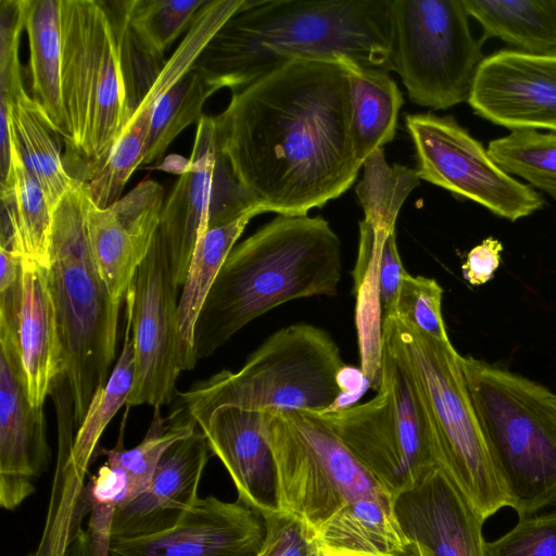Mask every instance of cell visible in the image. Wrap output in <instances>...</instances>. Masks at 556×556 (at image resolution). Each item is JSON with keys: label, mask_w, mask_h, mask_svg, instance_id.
I'll return each instance as SVG.
<instances>
[{"label": "cell", "mask_w": 556, "mask_h": 556, "mask_svg": "<svg viewBox=\"0 0 556 556\" xmlns=\"http://www.w3.org/2000/svg\"><path fill=\"white\" fill-rule=\"evenodd\" d=\"M262 214L250 211L222 226L199 233L178 302V337L184 371L191 370L198 358L194 352V328L205 299L228 254L249 222Z\"/></svg>", "instance_id": "cell-25"}, {"label": "cell", "mask_w": 556, "mask_h": 556, "mask_svg": "<svg viewBox=\"0 0 556 556\" xmlns=\"http://www.w3.org/2000/svg\"><path fill=\"white\" fill-rule=\"evenodd\" d=\"M389 556H424V554L416 542L409 541V543L402 551Z\"/></svg>", "instance_id": "cell-45"}, {"label": "cell", "mask_w": 556, "mask_h": 556, "mask_svg": "<svg viewBox=\"0 0 556 556\" xmlns=\"http://www.w3.org/2000/svg\"><path fill=\"white\" fill-rule=\"evenodd\" d=\"M443 289L433 278L403 277L395 316L439 341H450L442 315Z\"/></svg>", "instance_id": "cell-37"}, {"label": "cell", "mask_w": 556, "mask_h": 556, "mask_svg": "<svg viewBox=\"0 0 556 556\" xmlns=\"http://www.w3.org/2000/svg\"><path fill=\"white\" fill-rule=\"evenodd\" d=\"M49 450L43 407L30 404L20 351H0V505L18 507L35 492V481L46 470Z\"/></svg>", "instance_id": "cell-17"}, {"label": "cell", "mask_w": 556, "mask_h": 556, "mask_svg": "<svg viewBox=\"0 0 556 556\" xmlns=\"http://www.w3.org/2000/svg\"><path fill=\"white\" fill-rule=\"evenodd\" d=\"M265 535L262 514L239 500L206 496L169 529L111 540L109 556H257Z\"/></svg>", "instance_id": "cell-15"}, {"label": "cell", "mask_w": 556, "mask_h": 556, "mask_svg": "<svg viewBox=\"0 0 556 556\" xmlns=\"http://www.w3.org/2000/svg\"><path fill=\"white\" fill-rule=\"evenodd\" d=\"M154 409L147 434L137 446L126 450L119 439L113 448L97 451L99 455L106 457V464L118 468L125 475L127 496L124 505L148 488L164 452L176 441L192 433L198 427L193 420L185 416L180 408L168 419L162 418L160 408Z\"/></svg>", "instance_id": "cell-31"}, {"label": "cell", "mask_w": 556, "mask_h": 556, "mask_svg": "<svg viewBox=\"0 0 556 556\" xmlns=\"http://www.w3.org/2000/svg\"><path fill=\"white\" fill-rule=\"evenodd\" d=\"M363 178L356 186V194L363 207L365 220L375 230H395L399 212L409 193L419 185L416 169L389 165L383 149L376 150L363 164Z\"/></svg>", "instance_id": "cell-32"}, {"label": "cell", "mask_w": 556, "mask_h": 556, "mask_svg": "<svg viewBox=\"0 0 556 556\" xmlns=\"http://www.w3.org/2000/svg\"><path fill=\"white\" fill-rule=\"evenodd\" d=\"M460 364L495 466L519 518L556 504V393L472 356Z\"/></svg>", "instance_id": "cell-7"}, {"label": "cell", "mask_w": 556, "mask_h": 556, "mask_svg": "<svg viewBox=\"0 0 556 556\" xmlns=\"http://www.w3.org/2000/svg\"><path fill=\"white\" fill-rule=\"evenodd\" d=\"M198 428L228 471L238 500L263 516L277 511L276 466L263 413L222 407Z\"/></svg>", "instance_id": "cell-20"}, {"label": "cell", "mask_w": 556, "mask_h": 556, "mask_svg": "<svg viewBox=\"0 0 556 556\" xmlns=\"http://www.w3.org/2000/svg\"><path fill=\"white\" fill-rule=\"evenodd\" d=\"M177 289L166 248L156 232L125 299L131 306L135 377L127 406L160 408L176 394L184 371Z\"/></svg>", "instance_id": "cell-13"}, {"label": "cell", "mask_w": 556, "mask_h": 556, "mask_svg": "<svg viewBox=\"0 0 556 556\" xmlns=\"http://www.w3.org/2000/svg\"><path fill=\"white\" fill-rule=\"evenodd\" d=\"M0 109L26 91L18 56L24 24L23 0L0 1Z\"/></svg>", "instance_id": "cell-39"}, {"label": "cell", "mask_w": 556, "mask_h": 556, "mask_svg": "<svg viewBox=\"0 0 556 556\" xmlns=\"http://www.w3.org/2000/svg\"><path fill=\"white\" fill-rule=\"evenodd\" d=\"M206 0H125L130 28L155 54L164 52L189 29Z\"/></svg>", "instance_id": "cell-35"}, {"label": "cell", "mask_w": 556, "mask_h": 556, "mask_svg": "<svg viewBox=\"0 0 556 556\" xmlns=\"http://www.w3.org/2000/svg\"><path fill=\"white\" fill-rule=\"evenodd\" d=\"M67 173L88 182L132 117L118 40L104 1L61 0Z\"/></svg>", "instance_id": "cell-5"}, {"label": "cell", "mask_w": 556, "mask_h": 556, "mask_svg": "<svg viewBox=\"0 0 556 556\" xmlns=\"http://www.w3.org/2000/svg\"><path fill=\"white\" fill-rule=\"evenodd\" d=\"M23 13L29 46L33 99L51 128L64 140L61 0H23Z\"/></svg>", "instance_id": "cell-24"}, {"label": "cell", "mask_w": 556, "mask_h": 556, "mask_svg": "<svg viewBox=\"0 0 556 556\" xmlns=\"http://www.w3.org/2000/svg\"><path fill=\"white\" fill-rule=\"evenodd\" d=\"M375 230V229H374ZM377 251V285L382 320L395 315L401 283L407 273L404 268L395 238V230H375Z\"/></svg>", "instance_id": "cell-42"}, {"label": "cell", "mask_w": 556, "mask_h": 556, "mask_svg": "<svg viewBox=\"0 0 556 556\" xmlns=\"http://www.w3.org/2000/svg\"><path fill=\"white\" fill-rule=\"evenodd\" d=\"M216 92L193 65L155 103L142 164L159 161L174 139L189 125L198 123L204 102Z\"/></svg>", "instance_id": "cell-33"}, {"label": "cell", "mask_w": 556, "mask_h": 556, "mask_svg": "<svg viewBox=\"0 0 556 556\" xmlns=\"http://www.w3.org/2000/svg\"><path fill=\"white\" fill-rule=\"evenodd\" d=\"M467 102L477 115L510 131L556 132V51L504 49L483 58Z\"/></svg>", "instance_id": "cell-14"}, {"label": "cell", "mask_w": 556, "mask_h": 556, "mask_svg": "<svg viewBox=\"0 0 556 556\" xmlns=\"http://www.w3.org/2000/svg\"><path fill=\"white\" fill-rule=\"evenodd\" d=\"M87 197L86 184L79 181L55 205L47 268L77 429L112 372L121 306L110 295L92 257Z\"/></svg>", "instance_id": "cell-4"}, {"label": "cell", "mask_w": 556, "mask_h": 556, "mask_svg": "<svg viewBox=\"0 0 556 556\" xmlns=\"http://www.w3.org/2000/svg\"><path fill=\"white\" fill-rule=\"evenodd\" d=\"M315 535L324 555L333 556H389L409 543L395 517L392 497L352 502Z\"/></svg>", "instance_id": "cell-23"}, {"label": "cell", "mask_w": 556, "mask_h": 556, "mask_svg": "<svg viewBox=\"0 0 556 556\" xmlns=\"http://www.w3.org/2000/svg\"><path fill=\"white\" fill-rule=\"evenodd\" d=\"M217 151L214 116L203 115L190 159L178 166L179 177L164 202L157 229L177 287L185 282L199 233L207 230Z\"/></svg>", "instance_id": "cell-19"}, {"label": "cell", "mask_w": 556, "mask_h": 556, "mask_svg": "<svg viewBox=\"0 0 556 556\" xmlns=\"http://www.w3.org/2000/svg\"><path fill=\"white\" fill-rule=\"evenodd\" d=\"M214 121L219 150L264 213L305 216L344 193L363 166L343 62L286 63L231 91Z\"/></svg>", "instance_id": "cell-1"}, {"label": "cell", "mask_w": 556, "mask_h": 556, "mask_svg": "<svg viewBox=\"0 0 556 556\" xmlns=\"http://www.w3.org/2000/svg\"><path fill=\"white\" fill-rule=\"evenodd\" d=\"M8 110L24 161L54 210L62 197L79 182L65 168L60 136L26 91L12 100Z\"/></svg>", "instance_id": "cell-29"}, {"label": "cell", "mask_w": 556, "mask_h": 556, "mask_svg": "<svg viewBox=\"0 0 556 556\" xmlns=\"http://www.w3.org/2000/svg\"><path fill=\"white\" fill-rule=\"evenodd\" d=\"M502 251V242L492 237L473 247L462 266L465 280L471 286H481L490 281L501 264Z\"/></svg>", "instance_id": "cell-43"}, {"label": "cell", "mask_w": 556, "mask_h": 556, "mask_svg": "<svg viewBox=\"0 0 556 556\" xmlns=\"http://www.w3.org/2000/svg\"><path fill=\"white\" fill-rule=\"evenodd\" d=\"M341 242L323 217L278 215L235 245L194 328L197 358L207 357L250 321L290 301L333 296Z\"/></svg>", "instance_id": "cell-3"}, {"label": "cell", "mask_w": 556, "mask_h": 556, "mask_svg": "<svg viewBox=\"0 0 556 556\" xmlns=\"http://www.w3.org/2000/svg\"><path fill=\"white\" fill-rule=\"evenodd\" d=\"M393 70L417 105L446 110L468 100L483 60L462 0H391Z\"/></svg>", "instance_id": "cell-11"}, {"label": "cell", "mask_w": 556, "mask_h": 556, "mask_svg": "<svg viewBox=\"0 0 556 556\" xmlns=\"http://www.w3.org/2000/svg\"><path fill=\"white\" fill-rule=\"evenodd\" d=\"M488 151L507 174L523 178L556 201V132L511 130L490 141Z\"/></svg>", "instance_id": "cell-34"}, {"label": "cell", "mask_w": 556, "mask_h": 556, "mask_svg": "<svg viewBox=\"0 0 556 556\" xmlns=\"http://www.w3.org/2000/svg\"><path fill=\"white\" fill-rule=\"evenodd\" d=\"M0 344L20 350L23 307V260L0 249Z\"/></svg>", "instance_id": "cell-41"}, {"label": "cell", "mask_w": 556, "mask_h": 556, "mask_svg": "<svg viewBox=\"0 0 556 556\" xmlns=\"http://www.w3.org/2000/svg\"><path fill=\"white\" fill-rule=\"evenodd\" d=\"M343 63L349 70L353 147L363 165L371 153L393 140L403 94L388 71Z\"/></svg>", "instance_id": "cell-26"}, {"label": "cell", "mask_w": 556, "mask_h": 556, "mask_svg": "<svg viewBox=\"0 0 556 556\" xmlns=\"http://www.w3.org/2000/svg\"><path fill=\"white\" fill-rule=\"evenodd\" d=\"M81 496L90 510L87 530L93 551L97 556H109L114 516L126 502L127 479L122 470L105 463L85 484Z\"/></svg>", "instance_id": "cell-36"}, {"label": "cell", "mask_w": 556, "mask_h": 556, "mask_svg": "<svg viewBox=\"0 0 556 556\" xmlns=\"http://www.w3.org/2000/svg\"><path fill=\"white\" fill-rule=\"evenodd\" d=\"M483 29L529 53L556 51V0H462Z\"/></svg>", "instance_id": "cell-28"}, {"label": "cell", "mask_w": 556, "mask_h": 556, "mask_svg": "<svg viewBox=\"0 0 556 556\" xmlns=\"http://www.w3.org/2000/svg\"><path fill=\"white\" fill-rule=\"evenodd\" d=\"M263 517L266 535L258 556H324L315 532L303 520L280 510Z\"/></svg>", "instance_id": "cell-40"}, {"label": "cell", "mask_w": 556, "mask_h": 556, "mask_svg": "<svg viewBox=\"0 0 556 556\" xmlns=\"http://www.w3.org/2000/svg\"><path fill=\"white\" fill-rule=\"evenodd\" d=\"M64 556H97L93 547L90 534L87 529L80 527L68 545L66 546Z\"/></svg>", "instance_id": "cell-44"}, {"label": "cell", "mask_w": 556, "mask_h": 556, "mask_svg": "<svg viewBox=\"0 0 556 556\" xmlns=\"http://www.w3.org/2000/svg\"><path fill=\"white\" fill-rule=\"evenodd\" d=\"M10 130L11 176L1 188L2 212L13 226L23 261L48 268L53 210L24 161L12 122Z\"/></svg>", "instance_id": "cell-27"}, {"label": "cell", "mask_w": 556, "mask_h": 556, "mask_svg": "<svg viewBox=\"0 0 556 556\" xmlns=\"http://www.w3.org/2000/svg\"><path fill=\"white\" fill-rule=\"evenodd\" d=\"M400 527L424 556H486L483 520L438 467L393 497Z\"/></svg>", "instance_id": "cell-16"}, {"label": "cell", "mask_w": 556, "mask_h": 556, "mask_svg": "<svg viewBox=\"0 0 556 556\" xmlns=\"http://www.w3.org/2000/svg\"><path fill=\"white\" fill-rule=\"evenodd\" d=\"M391 0H243L194 66L215 90L300 59L393 70Z\"/></svg>", "instance_id": "cell-2"}, {"label": "cell", "mask_w": 556, "mask_h": 556, "mask_svg": "<svg viewBox=\"0 0 556 556\" xmlns=\"http://www.w3.org/2000/svg\"><path fill=\"white\" fill-rule=\"evenodd\" d=\"M258 556V555H257Z\"/></svg>", "instance_id": "cell-46"}, {"label": "cell", "mask_w": 556, "mask_h": 556, "mask_svg": "<svg viewBox=\"0 0 556 556\" xmlns=\"http://www.w3.org/2000/svg\"><path fill=\"white\" fill-rule=\"evenodd\" d=\"M395 318L430 414L437 467L485 521L501 508L510 507L511 498L473 406L460 364L462 355L451 340H435Z\"/></svg>", "instance_id": "cell-9"}, {"label": "cell", "mask_w": 556, "mask_h": 556, "mask_svg": "<svg viewBox=\"0 0 556 556\" xmlns=\"http://www.w3.org/2000/svg\"><path fill=\"white\" fill-rule=\"evenodd\" d=\"M18 341L28 400L33 406L43 407L64 372V356L47 268L26 261Z\"/></svg>", "instance_id": "cell-21"}, {"label": "cell", "mask_w": 556, "mask_h": 556, "mask_svg": "<svg viewBox=\"0 0 556 556\" xmlns=\"http://www.w3.org/2000/svg\"><path fill=\"white\" fill-rule=\"evenodd\" d=\"M417 175L493 214L516 222L541 210L543 197L503 170L483 144L453 116L406 115Z\"/></svg>", "instance_id": "cell-12"}, {"label": "cell", "mask_w": 556, "mask_h": 556, "mask_svg": "<svg viewBox=\"0 0 556 556\" xmlns=\"http://www.w3.org/2000/svg\"><path fill=\"white\" fill-rule=\"evenodd\" d=\"M242 2L243 0H212L199 10L182 41L166 60L153 86L139 103L116 142L117 152L132 161H143L155 103L192 68L210 40L240 9Z\"/></svg>", "instance_id": "cell-22"}, {"label": "cell", "mask_w": 556, "mask_h": 556, "mask_svg": "<svg viewBox=\"0 0 556 556\" xmlns=\"http://www.w3.org/2000/svg\"><path fill=\"white\" fill-rule=\"evenodd\" d=\"M486 556H556V510L519 518L504 535L485 543Z\"/></svg>", "instance_id": "cell-38"}, {"label": "cell", "mask_w": 556, "mask_h": 556, "mask_svg": "<svg viewBox=\"0 0 556 556\" xmlns=\"http://www.w3.org/2000/svg\"><path fill=\"white\" fill-rule=\"evenodd\" d=\"M211 450L197 429L162 455L148 488L116 509L111 540L132 539L175 526L200 498L198 490Z\"/></svg>", "instance_id": "cell-18"}, {"label": "cell", "mask_w": 556, "mask_h": 556, "mask_svg": "<svg viewBox=\"0 0 556 556\" xmlns=\"http://www.w3.org/2000/svg\"><path fill=\"white\" fill-rule=\"evenodd\" d=\"M318 414L393 497L437 467L430 414L395 316L382 320L377 394L367 402Z\"/></svg>", "instance_id": "cell-8"}, {"label": "cell", "mask_w": 556, "mask_h": 556, "mask_svg": "<svg viewBox=\"0 0 556 556\" xmlns=\"http://www.w3.org/2000/svg\"><path fill=\"white\" fill-rule=\"evenodd\" d=\"M344 367L327 331L296 323L270 334L238 371L224 369L177 394L180 409L198 427L222 407L324 413L342 395Z\"/></svg>", "instance_id": "cell-6"}, {"label": "cell", "mask_w": 556, "mask_h": 556, "mask_svg": "<svg viewBox=\"0 0 556 556\" xmlns=\"http://www.w3.org/2000/svg\"><path fill=\"white\" fill-rule=\"evenodd\" d=\"M263 429L275 459L278 510L314 532L359 498H393L320 414L268 410Z\"/></svg>", "instance_id": "cell-10"}, {"label": "cell", "mask_w": 556, "mask_h": 556, "mask_svg": "<svg viewBox=\"0 0 556 556\" xmlns=\"http://www.w3.org/2000/svg\"><path fill=\"white\" fill-rule=\"evenodd\" d=\"M86 226L99 275L113 300L122 303L150 247L135 238L109 206L98 207L89 195L86 202Z\"/></svg>", "instance_id": "cell-30"}]
</instances>
